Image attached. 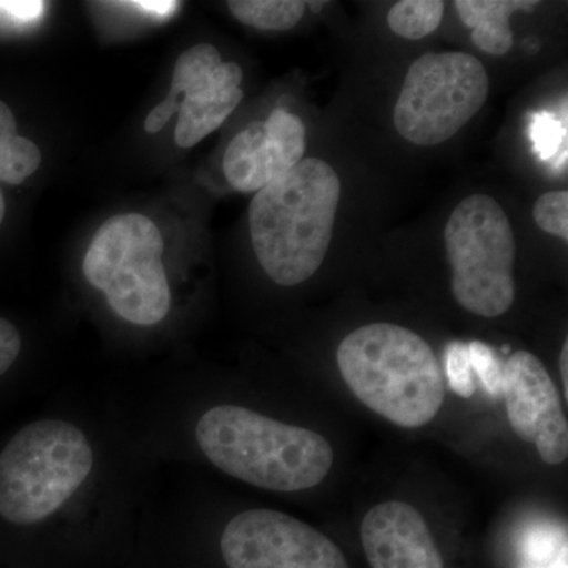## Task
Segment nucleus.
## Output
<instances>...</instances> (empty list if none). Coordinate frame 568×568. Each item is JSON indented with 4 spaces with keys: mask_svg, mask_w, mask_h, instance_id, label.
Returning <instances> with one entry per match:
<instances>
[{
    "mask_svg": "<svg viewBox=\"0 0 568 568\" xmlns=\"http://www.w3.org/2000/svg\"><path fill=\"white\" fill-rule=\"evenodd\" d=\"M41 163L36 142L17 134V121L9 106L0 103V182L20 185L31 178ZM6 219V200L0 190V226Z\"/></svg>",
    "mask_w": 568,
    "mask_h": 568,
    "instance_id": "obj_14",
    "label": "nucleus"
},
{
    "mask_svg": "<svg viewBox=\"0 0 568 568\" xmlns=\"http://www.w3.org/2000/svg\"><path fill=\"white\" fill-rule=\"evenodd\" d=\"M342 182L321 159H304L250 204L254 254L268 278L297 286L320 271L331 248Z\"/></svg>",
    "mask_w": 568,
    "mask_h": 568,
    "instance_id": "obj_1",
    "label": "nucleus"
},
{
    "mask_svg": "<svg viewBox=\"0 0 568 568\" xmlns=\"http://www.w3.org/2000/svg\"><path fill=\"white\" fill-rule=\"evenodd\" d=\"M484 63L467 52H428L407 70L396 100V132L416 145H439L473 121L487 103Z\"/></svg>",
    "mask_w": 568,
    "mask_h": 568,
    "instance_id": "obj_7",
    "label": "nucleus"
},
{
    "mask_svg": "<svg viewBox=\"0 0 568 568\" xmlns=\"http://www.w3.org/2000/svg\"><path fill=\"white\" fill-rule=\"evenodd\" d=\"M43 10V2H0V17H7L11 22L39 20Z\"/></svg>",
    "mask_w": 568,
    "mask_h": 568,
    "instance_id": "obj_21",
    "label": "nucleus"
},
{
    "mask_svg": "<svg viewBox=\"0 0 568 568\" xmlns=\"http://www.w3.org/2000/svg\"><path fill=\"white\" fill-rule=\"evenodd\" d=\"M227 568H349L331 538L282 511L235 515L220 538Z\"/></svg>",
    "mask_w": 568,
    "mask_h": 568,
    "instance_id": "obj_8",
    "label": "nucleus"
},
{
    "mask_svg": "<svg viewBox=\"0 0 568 568\" xmlns=\"http://www.w3.org/2000/svg\"><path fill=\"white\" fill-rule=\"evenodd\" d=\"M503 395L511 429L525 443L536 444L548 465L568 457V426L558 387L540 358L517 351L504 364Z\"/></svg>",
    "mask_w": 568,
    "mask_h": 568,
    "instance_id": "obj_10",
    "label": "nucleus"
},
{
    "mask_svg": "<svg viewBox=\"0 0 568 568\" xmlns=\"http://www.w3.org/2000/svg\"><path fill=\"white\" fill-rule=\"evenodd\" d=\"M233 17L242 24L260 31L284 32L304 18L306 2L301 0H231Z\"/></svg>",
    "mask_w": 568,
    "mask_h": 568,
    "instance_id": "obj_15",
    "label": "nucleus"
},
{
    "mask_svg": "<svg viewBox=\"0 0 568 568\" xmlns=\"http://www.w3.org/2000/svg\"><path fill=\"white\" fill-rule=\"evenodd\" d=\"M361 536L373 568H444L424 517L409 504L392 500L372 508Z\"/></svg>",
    "mask_w": 568,
    "mask_h": 568,
    "instance_id": "obj_12",
    "label": "nucleus"
},
{
    "mask_svg": "<svg viewBox=\"0 0 568 568\" xmlns=\"http://www.w3.org/2000/svg\"><path fill=\"white\" fill-rule=\"evenodd\" d=\"M244 71L223 62L213 44L201 43L183 51L174 67L173 85L166 97L179 108L174 140L189 149L219 130L244 99Z\"/></svg>",
    "mask_w": 568,
    "mask_h": 568,
    "instance_id": "obj_9",
    "label": "nucleus"
},
{
    "mask_svg": "<svg viewBox=\"0 0 568 568\" xmlns=\"http://www.w3.org/2000/svg\"><path fill=\"white\" fill-rule=\"evenodd\" d=\"M536 0H457L459 20L473 31V43L491 55H504L514 44L510 18L517 11L536 10Z\"/></svg>",
    "mask_w": 568,
    "mask_h": 568,
    "instance_id": "obj_13",
    "label": "nucleus"
},
{
    "mask_svg": "<svg viewBox=\"0 0 568 568\" xmlns=\"http://www.w3.org/2000/svg\"><path fill=\"white\" fill-rule=\"evenodd\" d=\"M194 436L213 466L271 491L316 487L334 465V448L324 436L242 406L222 405L205 410Z\"/></svg>",
    "mask_w": 568,
    "mask_h": 568,
    "instance_id": "obj_2",
    "label": "nucleus"
},
{
    "mask_svg": "<svg viewBox=\"0 0 568 568\" xmlns=\"http://www.w3.org/2000/svg\"><path fill=\"white\" fill-rule=\"evenodd\" d=\"M21 353V335L10 321L0 317V376L6 375Z\"/></svg>",
    "mask_w": 568,
    "mask_h": 568,
    "instance_id": "obj_20",
    "label": "nucleus"
},
{
    "mask_svg": "<svg viewBox=\"0 0 568 568\" xmlns=\"http://www.w3.org/2000/svg\"><path fill=\"white\" fill-rule=\"evenodd\" d=\"M162 231L141 213H122L102 224L82 261L85 280L106 295L126 323L155 325L171 308L163 265Z\"/></svg>",
    "mask_w": 568,
    "mask_h": 568,
    "instance_id": "obj_5",
    "label": "nucleus"
},
{
    "mask_svg": "<svg viewBox=\"0 0 568 568\" xmlns=\"http://www.w3.org/2000/svg\"><path fill=\"white\" fill-rule=\"evenodd\" d=\"M448 387L463 398H470L476 392L474 369L470 364L469 346L454 342L446 349Z\"/></svg>",
    "mask_w": 568,
    "mask_h": 568,
    "instance_id": "obj_19",
    "label": "nucleus"
},
{
    "mask_svg": "<svg viewBox=\"0 0 568 568\" xmlns=\"http://www.w3.org/2000/svg\"><path fill=\"white\" fill-rule=\"evenodd\" d=\"M306 129L293 112L276 108L267 121L250 123L227 145L223 173L234 190L257 193L304 160Z\"/></svg>",
    "mask_w": 568,
    "mask_h": 568,
    "instance_id": "obj_11",
    "label": "nucleus"
},
{
    "mask_svg": "<svg viewBox=\"0 0 568 568\" xmlns=\"http://www.w3.org/2000/svg\"><path fill=\"white\" fill-rule=\"evenodd\" d=\"M336 364L366 407L403 428L428 424L446 399L432 346L402 325H362L339 343Z\"/></svg>",
    "mask_w": 568,
    "mask_h": 568,
    "instance_id": "obj_3",
    "label": "nucleus"
},
{
    "mask_svg": "<svg viewBox=\"0 0 568 568\" xmlns=\"http://www.w3.org/2000/svg\"><path fill=\"white\" fill-rule=\"evenodd\" d=\"M132 7L144 11H151L153 14H160V17H166V14L173 13L178 9V2H132Z\"/></svg>",
    "mask_w": 568,
    "mask_h": 568,
    "instance_id": "obj_23",
    "label": "nucleus"
},
{
    "mask_svg": "<svg viewBox=\"0 0 568 568\" xmlns=\"http://www.w3.org/2000/svg\"><path fill=\"white\" fill-rule=\"evenodd\" d=\"M179 111L171 100L164 99L162 103L156 104L151 112H149L148 119L144 122V129L148 133L162 132L166 123L171 121V118Z\"/></svg>",
    "mask_w": 568,
    "mask_h": 568,
    "instance_id": "obj_22",
    "label": "nucleus"
},
{
    "mask_svg": "<svg viewBox=\"0 0 568 568\" xmlns=\"http://www.w3.org/2000/svg\"><path fill=\"white\" fill-rule=\"evenodd\" d=\"M446 11L440 0H402L387 14V24L395 36L406 40H422L439 28Z\"/></svg>",
    "mask_w": 568,
    "mask_h": 568,
    "instance_id": "obj_16",
    "label": "nucleus"
},
{
    "mask_svg": "<svg viewBox=\"0 0 568 568\" xmlns=\"http://www.w3.org/2000/svg\"><path fill=\"white\" fill-rule=\"evenodd\" d=\"M560 377L564 383V396L568 398V342L564 343L562 353H560Z\"/></svg>",
    "mask_w": 568,
    "mask_h": 568,
    "instance_id": "obj_24",
    "label": "nucleus"
},
{
    "mask_svg": "<svg viewBox=\"0 0 568 568\" xmlns=\"http://www.w3.org/2000/svg\"><path fill=\"white\" fill-rule=\"evenodd\" d=\"M444 242L458 304L481 317L507 313L515 301L517 242L495 197L473 194L463 200L448 216Z\"/></svg>",
    "mask_w": 568,
    "mask_h": 568,
    "instance_id": "obj_6",
    "label": "nucleus"
},
{
    "mask_svg": "<svg viewBox=\"0 0 568 568\" xmlns=\"http://www.w3.org/2000/svg\"><path fill=\"white\" fill-rule=\"evenodd\" d=\"M523 568H567V567H566V564H564V566H562V564H558V566H556V567H523Z\"/></svg>",
    "mask_w": 568,
    "mask_h": 568,
    "instance_id": "obj_25",
    "label": "nucleus"
},
{
    "mask_svg": "<svg viewBox=\"0 0 568 568\" xmlns=\"http://www.w3.org/2000/svg\"><path fill=\"white\" fill-rule=\"evenodd\" d=\"M470 364L474 375L481 381L485 392L493 398L503 395L504 364L491 346L481 342L469 343Z\"/></svg>",
    "mask_w": 568,
    "mask_h": 568,
    "instance_id": "obj_18",
    "label": "nucleus"
},
{
    "mask_svg": "<svg viewBox=\"0 0 568 568\" xmlns=\"http://www.w3.org/2000/svg\"><path fill=\"white\" fill-rule=\"evenodd\" d=\"M534 222L545 233L568 241V193L556 190L538 197L534 204Z\"/></svg>",
    "mask_w": 568,
    "mask_h": 568,
    "instance_id": "obj_17",
    "label": "nucleus"
},
{
    "mask_svg": "<svg viewBox=\"0 0 568 568\" xmlns=\"http://www.w3.org/2000/svg\"><path fill=\"white\" fill-rule=\"evenodd\" d=\"M92 467L91 443L77 425L44 418L22 426L0 454V517L21 526L52 517Z\"/></svg>",
    "mask_w": 568,
    "mask_h": 568,
    "instance_id": "obj_4",
    "label": "nucleus"
}]
</instances>
